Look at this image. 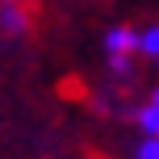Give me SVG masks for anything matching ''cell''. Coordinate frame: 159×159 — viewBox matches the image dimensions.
<instances>
[{"instance_id": "obj_2", "label": "cell", "mask_w": 159, "mask_h": 159, "mask_svg": "<svg viewBox=\"0 0 159 159\" xmlns=\"http://www.w3.org/2000/svg\"><path fill=\"white\" fill-rule=\"evenodd\" d=\"M147 121H151V126H159V92H155V109H147Z\"/></svg>"}, {"instance_id": "obj_1", "label": "cell", "mask_w": 159, "mask_h": 159, "mask_svg": "<svg viewBox=\"0 0 159 159\" xmlns=\"http://www.w3.org/2000/svg\"><path fill=\"white\" fill-rule=\"evenodd\" d=\"M130 50H138V34L126 30V25H121V30H113V34H109V55H113V63L121 67Z\"/></svg>"}]
</instances>
